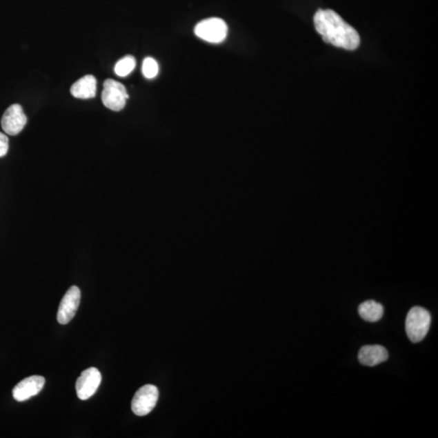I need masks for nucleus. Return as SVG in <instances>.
<instances>
[{
    "instance_id": "15",
    "label": "nucleus",
    "mask_w": 438,
    "mask_h": 438,
    "mask_svg": "<svg viewBox=\"0 0 438 438\" xmlns=\"http://www.w3.org/2000/svg\"><path fill=\"white\" fill-rule=\"evenodd\" d=\"M8 138L3 133L0 132V158L6 156L8 151Z\"/></svg>"
},
{
    "instance_id": "4",
    "label": "nucleus",
    "mask_w": 438,
    "mask_h": 438,
    "mask_svg": "<svg viewBox=\"0 0 438 438\" xmlns=\"http://www.w3.org/2000/svg\"><path fill=\"white\" fill-rule=\"evenodd\" d=\"M128 99L126 88L121 82L112 79L104 81L101 101L106 108L114 112H121L126 107Z\"/></svg>"
},
{
    "instance_id": "13",
    "label": "nucleus",
    "mask_w": 438,
    "mask_h": 438,
    "mask_svg": "<svg viewBox=\"0 0 438 438\" xmlns=\"http://www.w3.org/2000/svg\"><path fill=\"white\" fill-rule=\"evenodd\" d=\"M136 63V59L132 55H126L115 64V72L119 77H127L135 70Z\"/></svg>"
},
{
    "instance_id": "5",
    "label": "nucleus",
    "mask_w": 438,
    "mask_h": 438,
    "mask_svg": "<svg viewBox=\"0 0 438 438\" xmlns=\"http://www.w3.org/2000/svg\"><path fill=\"white\" fill-rule=\"evenodd\" d=\"M159 390L154 385H146L137 391L132 401V410L137 416L144 417L155 408L159 400Z\"/></svg>"
},
{
    "instance_id": "8",
    "label": "nucleus",
    "mask_w": 438,
    "mask_h": 438,
    "mask_svg": "<svg viewBox=\"0 0 438 438\" xmlns=\"http://www.w3.org/2000/svg\"><path fill=\"white\" fill-rule=\"evenodd\" d=\"M26 123V115L19 104L10 106L3 115L1 119L3 130L11 136L19 135Z\"/></svg>"
},
{
    "instance_id": "10",
    "label": "nucleus",
    "mask_w": 438,
    "mask_h": 438,
    "mask_svg": "<svg viewBox=\"0 0 438 438\" xmlns=\"http://www.w3.org/2000/svg\"><path fill=\"white\" fill-rule=\"evenodd\" d=\"M387 350L381 345H367L359 350V361L366 366H376L388 359Z\"/></svg>"
},
{
    "instance_id": "12",
    "label": "nucleus",
    "mask_w": 438,
    "mask_h": 438,
    "mask_svg": "<svg viewBox=\"0 0 438 438\" xmlns=\"http://www.w3.org/2000/svg\"><path fill=\"white\" fill-rule=\"evenodd\" d=\"M359 315L362 319L370 322H376L384 315V308L380 303L375 301H367L359 306Z\"/></svg>"
},
{
    "instance_id": "7",
    "label": "nucleus",
    "mask_w": 438,
    "mask_h": 438,
    "mask_svg": "<svg viewBox=\"0 0 438 438\" xmlns=\"http://www.w3.org/2000/svg\"><path fill=\"white\" fill-rule=\"evenodd\" d=\"M81 302V290L76 286L68 290L59 304L57 320L59 324L66 325L76 315Z\"/></svg>"
},
{
    "instance_id": "9",
    "label": "nucleus",
    "mask_w": 438,
    "mask_h": 438,
    "mask_svg": "<svg viewBox=\"0 0 438 438\" xmlns=\"http://www.w3.org/2000/svg\"><path fill=\"white\" fill-rule=\"evenodd\" d=\"M45 385V378L34 375L26 377L19 382L12 390L14 399L17 402H24L40 393Z\"/></svg>"
},
{
    "instance_id": "3",
    "label": "nucleus",
    "mask_w": 438,
    "mask_h": 438,
    "mask_svg": "<svg viewBox=\"0 0 438 438\" xmlns=\"http://www.w3.org/2000/svg\"><path fill=\"white\" fill-rule=\"evenodd\" d=\"M227 23L218 17H212L200 21L195 27L198 38L210 43H221L227 39Z\"/></svg>"
},
{
    "instance_id": "6",
    "label": "nucleus",
    "mask_w": 438,
    "mask_h": 438,
    "mask_svg": "<svg viewBox=\"0 0 438 438\" xmlns=\"http://www.w3.org/2000/svg\"><path fill=\"white\" fill-rule=\"evenodd\" d=\"M101 381V375L98 368H90L83 371L76 384L78 398L81 400L91 398L98 390Z\"/></svg>"
},
{
    "instance_id": "11",
    "label": "nucleus",
    "mask_w": 438,
    "mask_h": 438,
    "mask_svg": "<svg viewBox=\"0 0 438 438\" xmlns=\"http://www.w3.org/2000/svg\"><path fill=\"white\" fill-rule=\"evenodd\" d=\"M97 90V80L93 75H86L77 81L71 87V94L80 99L94 98Z\"/></svg>"
},
{
    "instance_id": "2",
    "label": "nucleus",
    "mask_w": 438,
    "mask_h": 438,
    "mask_svg": "<svg viewBox=\"0 0 438 438\" xmlns=\"http://www.w3.org/2000/svg\"><path fill=\"white\" fill-rule=\"evenodd\" d=\"M431 324L430 312L422 307H413L406 319V332L414 344L421 342L426 338Z\"/></svg>"
},
{
    "instance_id": "14",
    "label": "nucleus",
    "mask_w": 438,
    "mask_h": 438,
    "mask_svg": "<svg viewBox=\"0 0 438 438\" xmlns=\"http://www.w3.org/2000/svg\"><path fill=\"white\" fill-rule=\"evenodd\" d=\"M159 64L155 59L147 57L142 64V73L147 79H153L159 74Z\"/></svg>"
},
{
    "instance_id": "1",
    "label": "nucleus",
    "mask_w": 438,
    "mask_h": 438,
    "mask_svg": "<svg viewBox=\"0 0 438 438\" xmlns=\"http://www.w3.org/2000/svg\"><path fill=\"white\" fill-rule=\"evenodd\" d=\"M313 21L326 43L348 50L359 48L361 39L357 31L331 9H318Z\"/></svg>"
}]
</instances>
